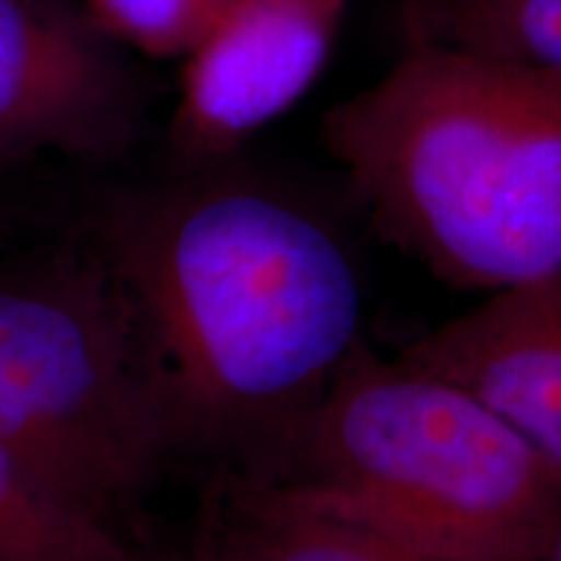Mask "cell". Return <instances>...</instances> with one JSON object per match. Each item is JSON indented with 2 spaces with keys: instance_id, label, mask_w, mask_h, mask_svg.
<instances>
[{
  "instance_id": "6da1fadb",
  "label": "cell",
  "mask_w": 561,
  "mask_h": 561,
  "mask_svg": "<svg viewBox=\"0 0 561 561\" xmlns=\"http://www.w3.org/2000/svg\"><path fill=\"white\" fill-rule=\"evenodd\" d=\"M79 227L128 294L182 458L268 479L362 343L341 229L242 157L115 187Z\"/></svg>"
},
{
  "instance_id": "7a4b0ae2",
  "label": "cell",
  "mask_w": 561,
  "mask_h": 561,
  "mask_svg": "<svg viewBox=\"0 0 561 561\" xmlns=\"http://www.w3.org/2000/svg\"><path fill=\"white\" fill-rule=\"evenodd\" d=\"M320 140L371 227L434 278L494 294L561 273V79L403 42Z\"/></svg>"
},
{
  "instance_id": "3957f363",
  "label": "cell",
  "mask_w": 561,
  "mask_h": 561,
  "mask_svg": "<svg viewBox=\"0 0 561 561\" xmlns=\"http://www.w3.org/2000/svg\"><path fill=\"white\" fill-rule=\"evenodd\" d=\"M224 489L447 561H541L561 476L481 398L359 343L265 481Z\"/></svg>"
},
{
  "instance_id": "277c9868",
  "label": "cell",
  "mask_w": 561,
  "mask_h": 561,
  "mask_svg": "<svg viewBox=\"0 0 561 561\" xmlns=\"http://www.w3.org/2000/svg\"><path fill=\"white\" fill-rule=\"evenodd\" d=\"M0 442L117 530L182 460L128 294L81 227L0 250Z\"/></svg>"
},
{
  "instance_id": "5b68a950",
  "label": "cell",
  "mask_w": 561,
  "mask_h": 561,
  "mask_svg": "<svg viewBox=\"0 0 561 561\" xmlns=\"http://www.w3.org/2000/svg\"><path fill=\"white\" fill-rule=\"evenodd\" d=\"M136 58L79 0H0V167L128 157L149 112Z\"/></svg>"
},
{
  "instance_id": "8992f818",
  "label": "cell",
  "mask_w": 561,
  "mask_h": 561,
  "mask_svg": "<svg viewBox=\"0 0 561 561\" xmlns=\"http://www.w3.org/2000/svg\"><path fill=\"white\" fill-rule=\"evenodd\" d=\"M351 0H227L180 60L170 125L174 167L242 157L328 66Z\"/></svg>"
},
{
  "instance_id": "52a82bcc",
  "label": "cell",
  "mask_w": 561,
  "mask_h": 561,
  "mask_svg": "<svg viewBox=\"0 0 561 561\" xmlns=\"http://www.w3.org/2000/svg\"><path fill=\"white\" fill-rule=\"evenodd\" d=\"M401 356L471 390L561 476V273L486 294Z\"/></svg>"
},
{
  "instance_id": "ba28073f",
  "label": "cell",
  "mask_w": 561,
  "mask_h": 561,
  "mask_svg": "<svg viewBox=\"0 0 561 561\" xmlns=\"http://www.w3.org/2000/svg\"><path fill=\"white\" fill-rule=\"evenodd\" d=\"M140 553L0 442V561H140Z\"/></svg>"
},
{
  "instance_id": "9c48e42d",
  "label": "cell",
  "mask_w": 561,
  "mask_h": 561,
  "mask_svg": "<svg viewBox=\"0 0 561 561\" xmlns=\"http://www.w3.org/2000/svg\"><path fill=\"white\" fill-rule=\"evenodd\" d=\"M203 533L227 561H447L354 525L273 507L224 489Z\"/></svg>"
},
{
  "instance_id": "30bf717a",
  "label": "cell",
  "mask_w": 561,
  "mask_h": 561,
  "mask_svg": "<svg viewBox=\"0 0 561 561\" xmlns=\"http://www.w3.org/2000/svg\"><path fill=\"white\" fill-rule=\"evenodd\" d=\"M401 32L561 79V0H403Z\"/></svg>"
},
{
  "instance_id": "8fae6325",
  "label": "cell",
  "mask_w": 561,
  "mask_h": 561,
  "mask_svg": "<svg viewBox=\"0 0 561 561\" xmlns=\"http://www.w3.org/2000/svg\"><path fill=\"white\" fill-rule=\"evenodd\" d=\"M91 19L133 55L182 60L227 0H79Z\"/></svg>"
},
{
  "instance_id": "7c38bea8",
  "label": "cell",
  "mask_w": 561,
  "mask_h": 561,
  "mask_svg": "<svg viewBox=\"0 0 561 561\" xmlns=\"http://www.w3.org/2000/svg\"><path fill=\"white\" fill-rule=\"evenodd\" d=\"M140 561H227L224 553L216 549L214 541L201 530V536L187 546V549L170 553H140Z\"/></svg>"
},
{
  "instance_id": "4fadbf2b",
  "label": "cell",
  "mask_w": 561,
  "mask_h": 561,
  "mask_svg": "<svg viewBox=\"0 0 561 561\" xmlns=\"http://www.w3.org/2000/svg\"><path fill=\"white\" fill-rule=\"evenodd\" d=\"M541 561H561V512H559L557 525H553V533H551L549 546H546Z\"/></svg>"
}]
</instances>
